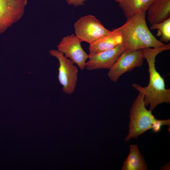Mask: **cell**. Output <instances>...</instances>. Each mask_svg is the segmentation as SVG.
<instances>
[{"label": "cell", "instance_id": "cell-5", "mask_svg": "<svg viewBox=\"0 0 170 170\" xmlns=\"http://www.w3.org/2000/svg\"><path fill=\"white\" fill-rule=\"evenodd\" d=\"M49 53L59 61L58 79L60 83L62 86L63 91L68 94H71L74 92L76 86L78 67L57 50L51 49Z\"/></svg>", "mask_w": 170, "mask_h": 170}, {"label": "cell", "instance_id": "cell-11", "mask_svg": "<svg viewBox=\"0 0 170 170\" xmlns=\"http://www.w3.org/2000/svg\"><path fill=\"white\" fill-rule=\"evenodd\" d=\"M147 11L151 25L162 22L170 18V0H154Z\"/></svg>", "mask_w": 170, "mask_h": 170}, {"label": "cell", "instance_id": "cell-15", "mask_svg": "<svg viewBox=\"0 0 170 170\" xmlns=\"http://www.w3.org/2000/svg\"><path fill=\"white\" fill-rule=\"evenodd\" d=\"M88 0H66L67 4L77 7L83 5Z\"/></svg>", "mask_w": 170, "mask_h": 170}, {"label": "cell", "instance_id": "cell-8", "mask_svg": "<svg viewBox=\"0 0 170 170\" xmlns=\"http://www.w3.org/2000/svg\"><path fill=\"white\" fill-rule=\"evenodd\" d=\"M81 42L75 34L72 33L63 37L57 47L58 50L83 71L85 68L89 55L82 48Z\"/></svg>", "mask_w": 170, "mask_h": 170}, {"label": "cell", "instance_id": "cell-13", "mask_svg": "<svg viewBox=\"0 0 170 170\" xmlns=\"http://www.w3.org/2000/svg\"><path fill=\"white\" fill-rule=\"evenodd\" d=\"M154 0H121L118 3L127 19L139 12L146 11Z\"/></svg>", "mask_w": 170, "mask_h": 170}, {"label": "cell", "instance_id": "cell-1", "mask_svg": "<svg viewBox=\"0 0 170 170\" xmlns=\"http://www.w3.org/2000/svg\"><path fill=\"white\" fill-rule=\"evenodd\" d=\"M170 49V44L158 48H146L141 49L144 59L147 62L149 73V82L147 86L143 87L137 83L132 84L135 89L142 90L144 94L145 106L149 105V110L152 111L162 103H170V89L166 88L164 80L157 71L155 67L156 58L160 53Z\"/></svg>", "mask_w": 170, "mask_h": 170}, {"label": "cell", "instance_id": "cell-2", "mask_svg": "<svg viewBox=\"0 0 170 170\" xmlns=\"http://www.w3.org/2000/svg\"><path fill=\"white\" fill-rule=\"evenodd\" d=\"M146 11L137 13L127 19L123 25L116 28L121 33L126 51L149 47L158 48L166 45L150 32L146 23Z\"/></svg>", "mask_w": 170, "mask_h": 170}, {"label": "cell", "instance_id": "cell-7", "mask_svg": "<svg viewBox=\"0 0 170 170\" xmlns=\"http://www.w3.org/2000/svg\"><path fill=\"white\" fill-rule=\"evenodd\" d=\"M28 0H0V34L19 21Z\"/></svg>", "mask_w": 170, "mask_h": 170}, {"label": "cell", "instance_id": "cell-10", "mask_svg": "<svg viewBox=\"0 0 170 170\" xmlns=\"http://www.w3.org/2000/svg\"><path fill=\"white\" fill-rule=\"evenodd\" d=\"M121 33L116 29L111 31L108 35L93 43L89 44V54L106 51L115 48L122 43Z\"/></svg>", "mask_w": 170, "mask_h": 170}, {"label": "cell", "instance_id": "cell-9", "mask_svg": "<svg viewBox=\"0 0 170 170\" xmlns=\"http://www.w3.org/2000/svg\"><path fill=\"white\" fill-rule=\"evenodd\" d=\"M125 51V46L122 43L110 50L88 54V60L86 62L85 68L88 71L109 69Z\"/></svg>", "mask_w": 170, "mask_h": 170}, {"label": "cell", "instance_id": "cell-6", "mask_svg": "<svg viewBox=\"0 0 170 170\" xmlns=\"http://www.w3.org/2000/svg\"><path fill=\"white\" fill-rule=\"evenodd\" d=\"M144 59L141 49L125 51L109 69L107 76L110 81L116 82L123 74L142 66Z\"/></svg>", "mask_w": 170, "mask_h": 170}, {"label": "cell", "instance_id": "cell-16", "mask_svg": "<svg viewBox=\"0 0 170 170\" xmlns=\"http://www.w3.org/2000/svg\"><path fill=\"white\" fill-rule=\"evenodd\" d=\"M114 0L116 2H117L118 3H120V2H121V0Z\"/></svg>", "mask_w": 170, "mask_h": 170}, {"label": "cell", "instance_id": "cell-14", "mask_svg": "<svg viewBox=\"0 0 170 170\" xmlns=\"http://www.w3.org/2000/svg\"><path fill=\"white\" fill-rule=\"evenodd\" d=\"M150 29H157L156 36H160V41L168 42L170 40V18L162 22L151 25Z\"/></svg>", "mask_w": 170, "mask_h": 170}, {"label": "cell", "instance_id": "cell-12", "mask_svg": "<svg viewBox=\"0 0 170 170\" xmlns=\"http://www.w3.org/2000/svg\"><path fill=\"white\" fill-rule=\"evenodd\" d=\"M129 155L123 162L122 170H147V166L137 146H130Z\"/></svg>", "mask_w": 170, "mask_h": 170}, {"label": "cell", "instance_id": "cell-3", "mask_svg": "<svg viewBox=\"0 0 170 170\" xmlns=\"http://www.w3.org/2000/svg\"><path fill=\"white\" fill-rule=\"evenodd\" d=\"M136 90L139 93L130 110L128 133L125 139L126 142L132 138L137 139L139 136L150 129L157 133L162 126L170 125V119H156L152 113V111L146 109L144 102V92L140 89Z\"/></svg>", "mask_w": 170, "mask_h": 170}, {"label": "cell", "instance_id": "cell-4", "mask_svg": "<svg viewBox=\"0 0 170 170\" xmlns=\"http://www.w3.org/2000/svg\"><path fill=\"white\" fill-rule=\"evenodd\" d=\"M75 34L80 41L89 44L108 34L111 31L104 27L94 16L88 14L82 16L74 24Z\"/></svg>", "mask_w": 170, "mask_h": 170}]
</instances>
